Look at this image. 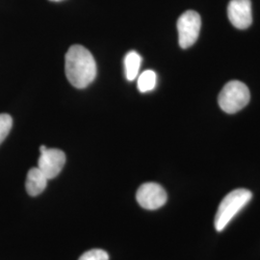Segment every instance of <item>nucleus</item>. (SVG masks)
<instances>
[{"mask_svg": "<svg viewBox=\"0 0 260 260\" xmlns=\"http://www.w3.org/2000/svg\"><path fill=\"white\" fill-rule=\"evenodd\" d=\"M124 74L128 81H133L137 78L139 74L140 67L142 63V57L138 52L129 51L124 58Z\"/></svg>", "mask_w": 260, "mask_h": 260, "instance_id": "nucleus-9", "label": "nucleus"}, {"mask_svg": "<svg viewBox=\"0 0 260 260\" xmlns=\"http://www.w3.org/2000/svg\"><path fill=\"white\" fill-rule=\"evenodd\" d=\"M47 178L39 168H32L28 172L26 177V191L31 197H36L42 194L47 188Z\"/></svg>", "mask_w": 260, "mask_h": 260, "instance_id": "nucleus-8", "label": "nucleus"}, {"mask_svg": "<svg viewBox=\"0 0 260 260\" xmlns=\"http://www.w3.org/2000/svg\"><path fill=\"white\" fill-rule=\"evenodd\" d=\"M65 163V153L61 149H47L41 152L38 168L48 179H52L61 173Z\"/></svg>", "mask_w": 260, "mask_h": 260, "instance_id": "nucleus-6", "label": "nucleus"}, {"mask_svg": "<svg viewBox=\"0 0 260 260\" xmlns=\"http://www.w3.org/2000/svg\"><path fill=\"white\" fill-rule=\"evenodd\" d=\"M136 200L140 206L148 210H156L167 203L165 189L155 182H147L140 186Z\"/></svg>", "mask_w": 260, "mask_h": 260, "instance_id": "nucleus-5", "label": "nucleus"}, {"mask_svg": "<svg viewBox=\"0 0 260 260\" xmlns=\"http://www.w3.org/2000/svg\"><path fill=\"white\" fill-rule=\"evenodd\" d=\"M228 16L233 26L247 29L252 22L251 0H232L228 6Z\"/></svg>", "mask_w": 260, "mask_h": 260, "instance_id": "nucleus-7", "label": "nucleus"}, {"mask_svg": "<svg viewBox=\"0 0 260 260\" xmlns=\"http://www.w3.org/2000/svg\"><path fill=\"white\" fill-rule=\"evenodd\" d=\"M50 1H53V2H59V1H62V0H50Z\"/></svg>", "mask_w": 260, "mask_h": 260, "instance_id": "nucleus-13", "label": "nucleus"}, {"mask_svg": "<svg viewBox=\"0 0 260 260\" xmlns=\"http://www.w3.org/2000/svg\"><path fill=\"white\" fill-rule=\"evenodd\" d=\"M13 125L12 117L8 114H0V145L8 136Z\"/></svg>", "mask_w": 260, "mask_h": 260, "instance_id": "nucleus-11", "label": "nucleus"}, {"mask_svg": "<svg viewBox=\"0 0 260 260\" xmlns=\"http://www.w3.org/2000/svg\"><path fill=\"white\" fill-rule=\"evenodd\" d=\"M65 71L70 83L77 89H84L94 80L96 64L87 48L75 45L70 47L66 54Z\"/></svg>", "mask_w": 260, "mask_h": 260, "instance_id": "nucleus-1", "label": "nucleus"}, {"mask_svg": "<svg viewBox=\"0 0 260 260\" xmlns=\"http://www.w3.org/2000/svg\"><path fill=\"white\" fill-rule=\"evenodd\" d=\"M79 260H109V255L103 250L94 249L84 252Z\"/></svg>", "mask_w": 260, "mask_h": 260, "instance_id": "nucleus-12", "label": "nucleus"}, {"mask_svg": "<svg viewBox=\"0 0 260 260\" xmlns=\"http://www.w3.org/2000/svg\"><path fill=\"white\" fill-rule=\"evenodd\" d=\"M252 198L248 189H235L225 196L215 215L214 225L217 232H223L233 218L240 212Z\"/></svg>", "mask_w": 260, "mask_h": 260, "instance_id": "nucleus-2", "label": "nucleus"}, {"mask_svg": "<svg viewBox=\"0 0 260 260\" xmlns=\"http://www.w3.org/2000/svg\"><path fill=\"white\" fill-rule=\"evenodd\" d=\"M177 26L179 46L183 49L189 48L195 44L200 35L201 16L196 11L188 10L179 17Z\"/></svg>", "mask_w": 260, "mask_h": 260, "instance_id": "nucleus-4", "label": "nucleus"}, {"mask_svg": "<svg viewBox=\"0 0 260 260\" xmlns=\"http://www.w3.org/2000/svg\"><path fill=\"white\" fill-rule=\"evenodd\" d=\"M157 76L153 71H145L143 74H141L138 77L137 86L138 90L141 93H148L149 91H152L156 86Z\"/></svg>", "mask_w": 260, "mask_h": 260, "instance_id": "nucleus-10", "label": "nucleus"}, {"mask_svg": "<svg viewBox=\"0 0 260 260\" xmlns=\"http://www.w3.org/2000/svg\"><path fill=\"white\" fill-rule=\"evenodd\" d=\"M251 99L250 90L246 84L233 80L225 84L218 98V103L223 111L234 114L248 105Z\"/></svg>", "mask_w": 260, "mask_h": 260, "instance_id": "nucleus-3", "label": "nucleus"}]
</instances>
